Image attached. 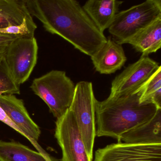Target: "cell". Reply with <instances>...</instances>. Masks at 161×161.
<instances>
[{
	"label": "cell",
	"mask_w": 161,
	"mask_h": 161,
	"mask_svg": "<svg viewBox=\"0 0 161 161\" xmlns=\"http://www.w3.org/2000/svg\"><path fill=\"white\" fill-rule=\"evenodd\" d=\"M32 16L46 31L61 36L75 48L90 57L106 43L97 29L76 0H24Z\"/></svg>",
	"instance_id": "6da1fadb"
},
{
	"label": "cell",
	"mask_w": 161,
	"mask_h": 161,
	"mask_svg": "<svg viewBox=\"0 0 161 161\" xmlns=\"http://www.w3.org/2000/svg\"><path fill=\"white\" fill-rule=\"evenodd\" d=\"M139 92L109 96L96 101V136H109L118 143L123 134L151 119L159 109L152 103H140Z\"/></svg>",
	"instance_id": "7a4b0ae2"
},
{
	"label": "cell",
	"mask_w": 161,
	"mask_h": 161,
	"mask_svg": "<svg viewBox=\"0 0 161 161\" xmlns=\"http://www.w3.org/2000/svg\"><path fill=\"white\" fill-rule=\"evenodd\" d=\"M30 87L57 119L69 109L75 91V85L71 79L65 71L59 70H52L35 78Z\"/></svg>",
	"instance_id": "3957f363"
},
{
	"label": "cell",
	"mask_w": 161,
	"mask_h": 161,
	"mask_svg": "<svg viewBox=\"0 0 161 161\" xmlns=\"http://www.w3.org/2000/svg\"><path fill=\"white\" fill-rule=\"evenodd\" d=\"M161 18V0H147L117 13L108 29L113 40L122 45Z\"/></svg>",
	"instance_id": "277c9868"
},
{
	"label": "cell",
	"mask_w": 161,
	"mask_h": 161,
	"mask_svg": "<svg viewBox=\"0 0 161 161\" xmlns=\"http://www.w3.org/2000/svg\"><path fill=\"white\" fill-rule=\"evenodd\" d=\"M96 101L92 83L82 81L75 85V94L69 110L75 118L86 151L92 160L96 136Z\"/></svg>",
	"instance_id": "5b68a950"
},
{
	"label": "cell",
	"mask_w": 161,
	"mask_h": 161,
	"mask_svg": "<svg viewBox=\"0 0 161 161\" xmlns=\"http://www.w3.org/2000/svg\"><path fill=\"white\" fill-rule=\"evenodd\" d=\"M38 51L35 36H20L8 45L5 60L10 73L19 86L31 76L37 63Z\"/></svg>",
	"instance_id": "8992f818"
},
{
	"label": "cell",
	"mask_w": 161,
	"mask_h": 161,
	"mask_svg": "<svg viewBox=\"0 0 161 161\" xmlns=\"http://www.w3.org/2000/svg\"><path fill=\"white\" fill-rule=\"evenodd\" d=\"M161 67L148 56L129 65L115 78L111 84L110 96H123L139 92L151 77Z\"/></svg>",
	"instance_id": "52a82bcc"
},
{
	"label": "cell",
	"mask_w": 161,
	"mask_h": 161,
	"mask_svg": "<svg viewBox=\"0 0 161 161\" xmlns=\"http://www.w3.org/2000/svg\"><path fill=\"white\" fill-rule=\"evenodd\" d=\"M55 137L62 151L61 161H92L72 112L69 109L56 121Z\"/></svg>",
	"instance_id": "ba28073f"
},
{
	"label": "cell",
	"mask_w": 161,
	"mask_h": 161,
	"mask_svg": "<svg viewBox=\"0 0 161 161\" xmlns=\"http://www.w3.org/2000/svg\"><path fill=\"white\" fill-rule=\"evenodd\" d=\"M36 29L24 0H0V34L34 37Z\"/></svg>",
	"instance_id": "9c48e42d"
},
{
	"label": "cell",
	"mask_w": 161,
	"mask_h": 161,
	"mask_svg": "<svg viewBox=\"0 0 161 161\" xmlns=\"http://www.w3.org/2000/svg\"><path fill=\"white\" fill-rule=\"evenodd\" d=\"M94 161H161V144L114 143L98 149Z\"/></svg>",
	"instance_id": "30bf717a"
},
{
	"label": "cell",
	"mask_w": 161,
	"mask_h": 161,
	"mask_svg": "<svg viewBox=\"0 0 161 161\" xmlns=\"http://www.w3.org/2000/svg\"><path fill=\"white\" fill-rule=\"evenodd\" d=\"M0 106L16 125L30 138L38 142L41 130L30 116L22 99L14 95H2Z\"/></svg>",
	"instance_id": "8fae6325"
},
{
	"label": "cell",
	"mask_w": 161,
	"mask_h": 161,
	"mask_svg": "<svg viewBox=\"0 0 161 161\" xmlns=\"http://www.w3.org/2000/svg\"><path fill=\"white\" fill-rule=\"evenodd\" d=\"M94 68L102 74H111L120 69L127 61L122 45L111 39L91 57Z\"/></svg>",
	"instance_id": "7c38bea8"
},
{
	"label": "cell",
	"mask_w": 161,
	"mask_h": 161,
	"mask_svg": "<svg viewBox=\"0 0 161 161\" xmlns=\"http://www.w3.org/2000/svg\"><path fill=\"white\" fill-rule=\"evenodd\" d=\"M120 142L132 145L161 144V108L151 119L123 134Z\"/></svg>",
	"instance_id": "4fadbf2b"
},
{
	"label": "cell",
	"mask_w": 161,
	"mask_h": 161,
	"mask_svg": "<svg viewBox=\"0 0 161 161\" xmlns=\"http://www.w3.org/2000/svg\"><path fill=\"white\" fill-rule=\"evenodd\" d=\"M123 3L117 0H88L82 7L96 27L103 33L113 23Z\"/></svg>",
	"instance_id": "5bb4252c"
},
{
	"label": "cell",
	"mask_w": 161,
	"mask_h": 161,
	"mask_svg": "<svg viewBox=\"0 0 161 161\" xmlns=\"http://www.w3.org/2000/svg\"><path fill=\"white\" fill-rule=\"evenodd\" d=\"M127 44L142 56L156 52L161 47V18L136 35Z\"/></svg>",
	"instance_id": "9a60e30c"
},
{
	"label": "cell",
	"mask_w": 161,
	"mask_h": 161,
	"mask_svg": "<svg viewBox=\"0 0 161 161\" xmlns=\"http://www.w3.org/2000/svg\"><path fill=\"white\" fill-rule=\"evenodd\" d=\"M1 161H49L38 152L15 141L0 140Z\"/></svg>",
	"instance_id": "2e32d148"
},
{
	"label": "cell",
	"mask_w": 161,
	"mask_h": 161,
	"mask_svg": "<svg viewBox=\"0 0 161 161\" xmlns=\"http://www.w3.org/2000/svg\"><path fill=\"white\" fill-rule=\"evenodd\" d=\"M140 103L150 102L161 108V67L139 91Z\"/></svg>",
	"instance_id": "e0dca14e"
},
{
	"label": "cell",
	"mask_w": 161,
	"mask_h": 161,
	"mask_svg": "<svg viewBox=\"0 0 161 161\" xmlns=\"http://www.w3.org/2000/svg\"><path fill=\"white\" fill-rule=\"evenodd\" d=\"M0 92L3 95L20 93L19 86L15 82L8 69L5 56L0 57Z\"/></svg>",
	"instance_id": "ac0fdd59"
},
{
	"label": "cell",
	"mask_w": 161,
	"mask_h": 161,
	"mask_svg": "<svg viewBox=\"0 0 161 161\" xmlns=\"http://www.w3.org/2000/svg\"><path fill=\"white\" fill-rule=\"evenodd\" d=\"M3 95V93L0 92V96ZM0 120L2 121L3 123L6 124V125L9 126V127L12 128V129L14 130H15L16 131L18 132L21 135L27 138L31 143L32 145L35 147L36 149L37 150V152L41 153V154H43L47 159L49 161H60L59 160H57L56 158L54 157H52L41 146H40L38 142H36L34 141L32 139H31V138L29 137L22 130H20L17 125H16L14 123L13 121L9 118V117L7 115L6 113H5L4 111L3 110L2 108L0 106Z\"/></svg>",
	"instance_id": "d6986e66"
},
{
	"label": "cell",
	"mask_w": 161,
	"mask_h": 161,
	"mask_svg": "<svg viewBox=\"0 0 161 161\" xmlns=\"http://www.w3.org/2000/svg\"><path fill=\"white\" fill-rule=\"evenodd\" d=\"M19 36L0 34V45L8 44L19 37Z\"/></svg>",
	"instance_id": "ffe728a7"
},
{
	"label": "cell",
	"mask_w": 161,
	"mask_h": 161,
	"mask_svg": "<svg viewBox=\"0 0 161 161\" xmlns=\"http://www.w3.org/2000/svg\"><path fill=\"white\" fill-rule=\"evenodd\" d=\"M10 43L0 45V57L5 56L8 48V45Z\"/></svg>",
	"instance_id": "44dd1931"
},
{
	"label": "cell",
	"mask_w": 161,
	"mask_h": 161,
	"mask_svg": "<svg viewBox=\"0 0 161 161\" xmlns=\"http://www.w3.org/2000/svg\"></svg>",
	"instance_id": "7402d4cb"
}]
</instances>
